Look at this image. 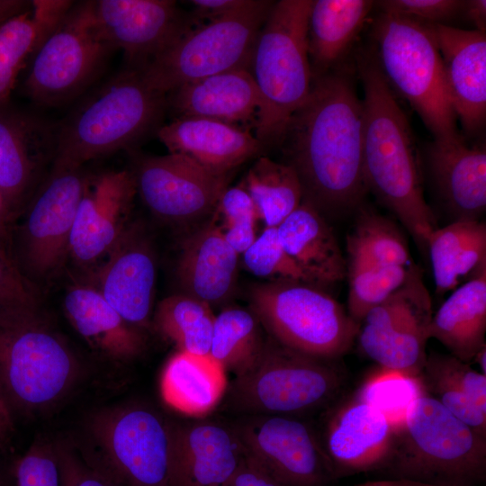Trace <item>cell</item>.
<instances>
[{
    "mask_svg": "<svg viewBox=\"0 0 486 486\" xmlns=\"http://www.w3.org/2000/svg\"><path fill=\"white\" fill-rule=\"evenodd\" d=\"M311 3L274 2L254 46L249 71L259 98L255 137L264 148L280 145L291 118L311 91L308 49Z\"/></svg>",
    "mask_w": 486,
    "mask_h": 486,
    "instance_id": "cell-5",
    "label": "cell"
},
{
    "mask_svg": "<svg viewBox=\"0 0 486 486\" xmlns=\"http://www.w3.org/2000/svg\"><path fill=\"white\" fill-rule=\"evenodd\" d=\"M173 486H222L245 454L230 424L171 423Z\"/></svg>",
    "mask_w": 486,
    "mask_h": 486,
    "instance_id": "cell-22",
    "label": "cell"
},
{
    "mask_svg": "<svg viewBox=\"0 0 486 486\" xmlns=\"http://www.w3.org/2000/svg\"><path fill=\"white\" fill-rule=\"evenodd\" d=\"M101 28L126 67L141 70L188 31L199 25L173 0H95Z\"/></svg>",
    "mask_w": 486,
    "mask_h": 486,
    "instance_id": "cell-17",
    "label": "cell"
},
{
    "mask_svg": "<svg viewBox=\"0 0 486 486\" xmlns=\"http://www.w3.org/2000/svg\"><path fill=\"white\" fill-rule=\"evenodd\" d=\"M175 118L202 117L238 125L256 120L259 98L248 68L184 84L166 94Z\"/></svg>",
    "mask_w": 486,
    "mask_h": 486,
    "instance_id": "cell-27",
    "label": "cell"
},
{
    "mask_svg": "<svg viewBox=\"0 0 486 486\" xmlns=\"http://www.w3.org/2000/svg\"><path fill=\"white\" fill-rule=\"evenodd\" d=\"M432 316L431 297L416 264L406 283L365 315L356 338L358 347L379 367L418 376L428 355Z\"/></svg>",
    "mask_w": 486,
    "mask_h": 486,
    "instance_id": "cell-13",
    "label": "cell"
},
{
    "mask_svg": "<svg viewBox=\"0 0 486 486\" xmlns=\"http://www.w3.org/2000/svg\"><path fill=\"white\" fill-rule=\"evenodd\" d=\"M266 340L263 327L251 310L227 308L215 316L210 354L238 376L257 362Z\"/></svg>",
    "mask_w": 486,
    "mask_h": 486,
    "instance_id": "cell-38",
    "label": "cell"
},
{
    "mask_svg": "<svg viewBox=\"0 0 486 486\" xmlns=\"http://www.w3.org/2000/svg\"><path fill=\"white\" fill-rule=\"evenodd\" d=\"M364 96V175L367 191L393 212L422 254L436 229L426 202L420 160L411 128L373 49L359 50L355 67Z\"/></svg>",
    "mask_w": 486,
    "mask_h": 486,
    "instance_id": "cell-2",
    "label": "cell"
},
{
    "mask_svg": "<svg viewBox=\"0 0 486 486\" xmlns=\"http://www.w3.org/2000/svg\"><path fill=\"white\" fill-rule=\"evenodd\" d=\"M252 0H192L193 19L198 23L210 22L234 12L239 11L251 4Z\"/></svg>",
    "mask_w": 486,
    "mask_h": 486,
    "instance_id": "cell-50",
    "label": "cell"
},
{
    "mask_svg": "<svg viewBox=\"0 0 486 486\" xmlns=\"http://www.w3.org/2000/svg\"><path fill=\"white\" fill-rule=\"evenodd\" d=\"M225 371L210 353L178 351L168 359L162 371L161 397L176 411L194 417L206 415L226 393Z\"/></svg>",
    "mask_w": 486,
    "mask_h": 486,
    "instance_id": "cell-31",
    "label": "cell"
},
{
    "mask_svg": "<svg viewBox=\"0 0 486 486\" xmlns=\"http://www.w3.org/2000/svg\"><path fill=\"white\" fill-rule=\"evenodd\" d=\"M427 245L438 295L486 273V224L481 220L437 227Z\"/></svg>",
    "mask_w": 486,
    "mask_h": 486,
    "instance_id": "cell-32",
    "label": "cell"
},
{
    "mask_svg": "<svg viewBox=\"0 0 486 486\" xmlns=\"http://www.w3.org/2000/svg\"><path fill=\"white\" fill-rule=\"evenodd\" d=\"M416 264L347 270V313L358 325L365 315L381 304L410 277Z\"/></svg>",
    "mask_w": 486,
    "mask_h": 486,
    "instance_id": "cell-40",
    "label": "cell"
},
{
    "mask_svg": "<svg viewBox=\"0 0 486 486\" xmlns=\"http://www.w3.org/2000/svg\"><path fill=\"white\" fill-rule=\"evenodd\" d=\"M166 112V94L150 89L139 70L124 68L57 122L52 164L84 166L90 160L133 149L157 133Z\"/></svg>",
    "mask_w": 486,
    "mask_h": 486,
    "instance_id": "cell-3",
    "label": "cell"
},
{
    "mask_svg": "<svg viewBox=\"0 0 486 486\" xmlns=\"http://www.w3.org/2000/svg\"><path fill=\"white\" fill-rule=\"evenodd\" d=\"M87 173L84 166L52 164L22 228V252L38 276L56 271L68 256L69 239Z\"/></svg>",
    "mask_w": 486,
    "mask_h": 486,
    "instance_id": "cell-16",
    "label": "cell"
},
{
    "mask_svg": "<svg viewBox=\"0 0 486 486\" xmlns=\"http://www.w3.org/2000/svg\"><path fill=\"white\" fill-rule=\"evenodd\" d=\"M57 122L7 104L0 106V188L14 213L57 152Z\"/></svg>",
    "mask_w": 486,
    "mask_h": 486,
    "instance_id": "cell-21",
    "label": "cell"
},
{
    "mask_svg": "<svg viewBox=\"0 0 486 486\" xmlns=\"http://www.w3.org/2000/svg\"><path fill=\"white\" fill-rule=\"evenodd\" d=\"M215 316L211 306L184 293L163 299L152 315V328L179 349L210 353Z\"/></svg>",
    "mask_w": 486,
    "mask_h": 486,
    "instance_id": "cell-37",
    "label": "cell"
},
{
    "mask_svg": "<svg viewBox=\"0 0 486 486\" xmlns=\"http://www.w3.org/2000/svg\"><path fill=\"white\" fill-rule=\"evenodd\" d=\"M15 476L17 486H61L56 445L34 442L18 461Z\"/></svg>",
    "mask_w": 486,
    "mask_h": 486,
    "instance_id": "cell-45",
    "label": "cell"
},
{
    "mask_svg": "<svg viewBox=\"0 0 486 486\" xmlns=\"http://www.w3.org/2000/svg\"><path fill=\"white\" fill-rule=\"evenodd\" d=\"M480 367V373L486 375V346L482 348L474 356L473 360Z\"/></svg>",
    "mask_w": 486,
    "mask_h": 486,
    "instance_id": "cell-56",
    "label": "cell"
},
{
    "mask_svg": "<svg viewBox=\"0 0 486 486\" xmlns=\"http://www.w3.org/2000/svg\"><path fill=\"white\" fill-rule=\"evenodd\" d=\"M374 4L369 0H312L308 49L313 77L346 63Z\"/></svg>",
    "mask_w": 486,
    "mask_h": 486,
    "instance_id": "cell-30",
    "label": "cell"
},
{
    "mask_svg": "<svg viewBox=\"0 0 486 486\" xmlns=\"http://www.w3.org/2000/svg\"><path fill=\"white\" fill-rule=\"evenodd\" d=\"M346 237V271L414 264L400 229L390 219L363 206Z\"/></svg>",
    "mask_w": 486,
    "mask_h": 486,
    "instance_id": "cell-35",
    "label": "cell"
},
{
    "mask_svg": "<svg viewBox=\"0 0 486 486\" xmlns=\"http://www.w3.org/2000/svg\"><path fill=\"white\" fill-rule=\"evenodd\" d=\"M170 154L186 157L218 174L259 155L264 147L238 125L202 117H178L157 131Z\"/></svg>",
    "mask_w": 486,
    "mask_h": 486,
    "instance_id": "cell-25",
    "label": "cell"
},
{
    "mask_svg": "<svg viewBox=\"0 0 486 486\" xmlns=\"http://www.w3.org/2000/svg\"><path fill=\"white\" fill-rule=\"evenodd\" d=\"M355 393L381 411L393 428L404 418L411 403L426 393L419 376L377 367Z\"/></svg>",
    "mask_w": 486,
    "mask_h": 486,
    "instance_id": "cell-39",
    "label": "cell"
},
{
    "mask_svg": "<svg viewBox=\"0 0 486 486\" xmlns=\"http://www.w3.org/2000/svg\"><path fill=\"white\" fill-rule=\"evenodd\" d=\"M31 4L32 1L0 0V24L24 12Z\"/></svg>",
    "mask_w": 486,
    "mask_h": 486,
    "instance_id": "cell-54",
    "label": "cell"
},
{
    "mask_svg": "<svg viewBox=\"0 0 486 486\" xmlns=\"http://www.w3.org/2000/svg\"><path fill=\"white\" fill-rule=\"evenodd\" d=\"M222 486H284L246 451L237 469Z\"/></svg>",
    "mask_w": 486,
    "mask_h": 486,
    "instance_id": "cell-49",
    "label": "cell"
},
{
    "mask_svg": "<svg viewBox=\"0 0 486 486\" xmlns=\"http://www.w3.org/2000/svg\"><path fill=\"white\" fill-rule=\"evenodd\" d=\"M214 212L224 220L223 236L238 253H244L256 240V222L259 220L255 203L243 184L227 187Z\"/></svg>",
    "mask_w": 486,
    "mask_h": 486,
    "instance_id": "cell-42",
    "label": "cell"
},
{
    "mask_svg": "<svg viewBox=\"0 0 486 486\" xmlns=\"http://www.w3.org/2000/svg\"><path fill=\"white\" fill-rule=\"evenodd\" d=\"M266 227H277L302 202V189L295 170L260 156L242 182Z\"/></svg>",
    "mask_w": 486,
    "mask_h": 486,
    "instance_id": "cell-36",
    "label": "cell"
},
{
    "mask_svg": "<svg viewBox=\"0 0 486 486\" xmlns=\"http://www.w3.org/2000/svg\"><path fill=\"white\" fill-rule=\"evenodd\" d=\"M56 447L61 486H119L99 463L89 461L73 446L58 444Z\"/></svg>",
    "mask_w": 486,
    "mask_h": 486,
    "instance_id": "cell-48",
    "label": "cell"
},
{
    "mask_svg": "<svg viewBox=\"0 0 486 486\" xmlns=\"http://www.w3.org/2000/svg\"><path fill=\"white\" fill-rule=\"evenodd\" d=\"M136 194L130 170L87 174L69 239L76 264L89 266L106 256L128 225Z\"/></svg>",
    "mask_w": 486,
    "mask_h": 486,
    "instance_id": "cell-18",
    "label": "cell"
},
{
    "mask_svg": "<svg viewBox=\"0 0 486 486\" xmlns=\"http://www.w3.org/2000/svg\"><path fill=\"white\" fill-rule=\"evenodd\" d=\"M418 376L428 395L463 422L486 436V412L472 403L458 386L426 361Z\"/></svg>",
    "mask_w": 486,
    "mask_h": 486,
    "instance_id": "cell-43",
    "label": "cell"
},
{
    "mask_svg": "<svg viewBox=\"0 0 486 486\" xmlns=\"http://www.w3.org/2000/svg\"><path fill=\"white\" fill-rule=\"evenodd\" d=\"M378 473L428 484L482 486L486 481V436L426 392L393 428L389 455Z\"/></svg>",
    "mask_w": 486,
    "mask_h": 486,
    "instance_id": "cell-4",
    "label": "cell"
},
{
    "mask_svg": "<svg viewBox=\"0 0 486 486\" xmlns=\"http://www.w3.org/2000/svg\"><path fill=\"white\" fill-rule=\"evenodd\" d=\"M382 13L400 16L423 24H445L463 14L465 1L383 0L375 2Z\"/></svg>",
    "mask_w": 486,
    "mask_h": 486,
    "instance_id": "cell-46",
    "label": "cell"
},
{
    "mask_svg": "<svg viewBox=\"0 0 486 486\" xmlns=\"http://www.w3.org/2000/svg\"><path fill=\"white\" fill-rule=\"evenodd\" d=\"M91 430L99 464L119 486H173L171 422L158 412L138 405L104 410Z\"/></svg>",
    "mask_w": 486,
    "mask_h": 486,
    "instance_id": "cell-12",
    "label": "cell"
},
{
    "mask_svg": "<svg viewBox=\"0 0 486 486\" xmlns=\"http://www.w3.org/2000/svg\"><path fill=\"white\" fill-rule=\"evenodd\" d=\"M274 1L196 25L139 70L152 90L166 94L190 82L234 69H249L254 46Z\"/></svg>",
    "mask_w": 486,
    "mask_h": 486,
    "instance_id": "cell-11",
    "label": "cell"
},
{
    "mask_svg": "<svg viewBox=\"0 0 486 486\" xmlns=\"http://www.w3.org/2000/svg\"><path fill=\"white\" fill-rule=\"evenodd\" d=\"M352 68L313 77L280 146L296 172L302 201L324 217L356 212L367 188L364 175V110Z\"/></svg>",
    "mask_w": 486,
    "mask_h": 486,
    "instance_id": "cell-1",
    "label": "cell"
},
{
    "mask_svg": "<svg viewBox=\"0 0 486 486\" xmlns=\"http://www.w3.org/2000/svg\"><path fill=\"white\" fill-rule=\"evenodd\" d=\"M238 260L222 229L211 221L182 244L176 266L182 293L210 306L224 302L235 288Z\"/></svg>",
    "mask_w": 486,
    "mask_h": 486,
    "instance_id": "cell-26",
    "label": "cell"
},
{
    "mask_svg": "<svg viewBox=\"0 0 486 486\" xmlns=\"http://www.w3.org/2000/svg\"><path fill=\"white\" fill-rule=\"evenodd\" d=\"M156 274L146 230L139 223H128L98 268L94 286L128 322L147 332L152 328Z\"/></svg>",
    "mask_w": 486,
    "mask_h": 486,
    "instance_id": "cell-19",
    "label": "cell"
},
{
    "mask_svg": "<svg viewBox=\"0 0 486 486\" xmlns=\"http://www.w3.org/2000/svg\"><path fill=\"white\" fill-rule=\"evenodd\" d=\"M114 51L98 22L95 0L74 1L34 52L22 90L39 106H62L101 77Z\"/></svg>",
    "mask_w": 486,
    "mask_h": 486,
    "instance_id": "cell-9",
    "label": "cell"
},
{
    "mask_svg": "<svg viewBox=\"0 0 486 486\" xmlns=\"http://www.w3.org/2000/svg\"><path fill=\"white\" fill-rule=\"evenodd\" d=\"M250 310L266 334L282 345L317 358L336 361L352 347L359 325L318 285L268 281L251 286Z\"/></svg>",
    "mask_w": 486,
    "mask_h": 486,
    "instance_id": "cell-8",
    "label": "cell"
},
{
    "mask_svg": "<svg viewBox=\"0 0 486 486\" xmlns=\"http://www.w3.org/2000/svg\"><path fill=\"white\" fill-rule=\"evenodd\" d=\"M14 430V411L0 386V446L11 438Z\"/></svg>",
    "mask_w": 486,
    "mask_h": 486,
    "instance_id": "cell-52",
    "label": "cell"
},
{
    "mask_svg": "<svg viewBox=\"0 0 486 486\" xmlns=\"http://www.w3.org/2000/svg\"><path fill=\"white\" fill-rule=\"evenodd\" d=\"M79 374L73 351L39 314L0 319V386L13 411L33 413L53 406Z\"/></svg>",
    "mask_w": 486,
    "mask_h": 486,
    "instance_id": "cell-10",
    "label": "cell"
},
{
    "mask_svg": "<svg viewBox=\"0 0 486 486\" xmlns=\"http://www.w3.org/2000/svg\"><path fill=\"white\" fill-rule=\"evenodd\" d=\"M346 382L336 361L293 350L266 336L257 362L228 385L225 408L243 415L296 417L334 402Z\"/></svg>",
    "mask_w": 486,
    "mask_h": 486,
    "instance_id": "cell-6",
    "label": "cell"
},
{
    "mask_svg": "<svg viewBox=\"0 0 486 486\" xmlns=\"http://www.w3.org/2000/svg\"><path fill=\"white\" fill-rule=\"evenodd\" d=\"M64 310L76 332L111 360L126 363L146 349V332L128 322L94 285L71 286Z\"/></svg>",
    "mask_w": 486,
    "mask_h": 486,
    "instance_id": "cell-28",
    "label": "cell"
},
{
    "mask_svg": "<svg viewBox=\"0 0 486 486\" xmlns=\"http://www.w3.org/2000/svg\"><path fill=\"white\" fill-rule=\"evenodd\" d=\"M242 256L245 268L256 276L313 284L283 248L276 227H266Z\"/></svg>",
    "mask_w": 486,
    "mask_h": 486,
    "instance_id": "cell-41",
    "label": "cell"
},
{
    "mask_svg": "<svg viewBox=\"0 0 486 486\" xmlns=\"http://www.w3.org/2000/svg\"><path fill=\"white\" fill-rule=\"evenodd\" d=\"M463 14L472 22L476 31L485 32L486 30V1L470 0L465 1Z\"/></svg>",
    "mask_w": 486,
    "mask_h": 486,
    "instance_id": "cell-53",
    "label": "cell"
},
{
    "mask_svg": "<svg viewBox=\"0 0 486 486\" xmlns=\"http://www.w3.org/2000/svg\"><path fill=\"white\" fill-rule=\"evenodd\" d=\"M39 301L30 282L12 257L0 253V319L39 314Z\"/></svg>",
    "mask_w": 486,
    "mask_h": 486,
    "instance_id": "cell-44",
    "label": "cell"
},
{
    "mask_svg": "<svg viewBox=\"0 0 486 486\" xmlns=\"http://www.w3.org/2000/svg\"><path fill=\"white\" fill-rule=\"evenodd\" d=\"M73 3L32 0L27 10L0 24V106L10 103L18 76Z\"/></svg>",
    "mask_w": 486,
    "mask_h": 486,
    "instance_id": "cell-34",
    "label": "cell"
},
{
    "mask_svg": "<svg viewBox=\"0 0 486 486\" xmlns=\"http://www.w3.org/2000/svg\"><path fill=\"white\" fill-rule=\"evenodd\" d=\"M373 36V50L384 78L417 112L434 140L462 137L430 25L381 13Z\"/></svg>",
    "mask_w": 486,
    "mask_h": 486,
    "instance_id": "cell-7",
    "label": "cell"
},
{
    "mask_svg": "<svg viewBox=\"0 0 486 486\" xmlns=\"http://www.w3.org/2000/svg\"><path fill=\"white\" fill-rule=\"evenodd\" d=\"M486 332V273L463 284L433 313L428 336L465 363L484 346Z\"/></svg>",
    "mask_w": 486,
    "mask_h": 486,
    "instance_id": "cell-33",
    "label": "cell"
},
{
    "mask_svg": "<svg viewBox=\"0 0 486 486\" xmlns=\"http://www.w3.org/2000/svg\"><path fill=\"white\" fill-rule=\"evenodd\" d=\"M356 486H457V485H436L422 483L413 481L402 480V479H391L386 478L378 481H369L364 483L357 484Z\"/></svg>",
    "mask_w": 486,
    "mask_h": 486,
    "instance_id": "cell-55",
    "label": "cell"
},
{
    "mask_svg": "<svg viewBox=\"0 0 486 486\" xmlns=\"http://www.w3.org/2000/svg\"><path fill=\"white\" fill-rule=\"evenodd\" d=\"M230 425L246 453L284 486H328L337 480L320 436L297 417L243 415Z\"/></svg>",
    "mask_w": 486,
    "mask_h": 486,
    "instance_id": "cell-14",
    "label": "cell"
},
{
    "mask_svg": "<svg viewBox=\"0 0 486 486\" xmlns=\"http://www.w3.org/2000/svg\"><path fill=\"white\" fill-rule=\"evenodd\" d=\"M446 74L456 118L476 133L486 118V34L446 24L430 25Z\"/></svg>",
    "mask_w": 486,
    "mask_h": 486,
    "instance_id": "cell-23",
    "label": "cell"
},
{
    "mask_svg": "<svg viewBox=\"0 0 486 486\" xmlns=\"http://www.w3.org/2000/svg\"><path fill=\"white\" fill-rule=\"evenodd\" d=\"M278 238L298 267L315 285L346 277V262L325 217L302 201L277 227Z\"/></svg>",
    "mask_w": 486,
    "mask_h": 486,
    "instance_id": "cell-29",
    "label": "cell"
},
{
    "mask_svg": "<svg viewBox=\"0 0 486 486\" xmlns=\"http://www.w3.org/2000/svg\"><path fill=\"white\" fill-rule=\"evenodd\" d=\"M426 362L454 383L479 409L486 412V375L452 356L431 352Z\"/></svg>",
    "mask_w": 486,
    "mask_h": 486,
    "instance_id": "cell-47",
    "label": "cell"
},
{
    "mask_svg": "<svg viewBox=\"0 0 486 486\" xmlns=\"http://www.w3.org/2000/svg\"><path fill=\"white\" fill-rule=\"evenodd\" d=\"M15 213L0 188V253L11 256L10 228Z\"/></svg>",
    "mask_w": 486,
    "mask_h": 486,
    "instance_id": "cell-51",
    "label": "cell"
},
{
    "mask_svg": "<svg viewBox=\"0 0 486 486\" xmlns=\"http://www.w3.org/2000/svg\"><path fill=\"white\" fill-rule=\"evenodd\" d=\"M130 171L147 207L160 219L175 223L213 213L229 183V175L170 153L139 157Z\"/></svg>",
    "mask_w": 486,
    "mask_h": 486,
    "instance_id": "cell-15",
    "label": "cell"
},
{
    "mask_svg": "<svg viewBox=\"0 0 486 486\" xmlns=\"http://www.w3.org/2000/svg\"><path fill=\"white\" fill-rule=\"evenodd\" d=\"M427 165L441 205L452 221L479 220L486 209V151L462 137L434 140Z\"/></svg>",
    "mask_w": 486,
    "mask_h": 486,
    "instance_id": "cell-24",
    "label": "cell"
},
{
    "mask_svg": "<svg viewBox=\"0 0 486 486\" xmlns=\"http://www.w3.org/2000/svg\"><path fill=\"white\" fill-rule=\"evenodd\" d=\"M393 426L356 393L336 405L320 438L336 479L377 472L392 442Z\"/></svg>",
    "mask_w": 486,
    "mask_h": 486,
    "instance_id": "cell-20",
    "label": "cell"
}]
</instances>
